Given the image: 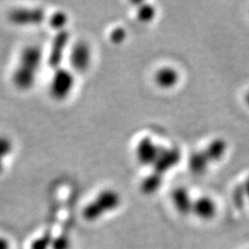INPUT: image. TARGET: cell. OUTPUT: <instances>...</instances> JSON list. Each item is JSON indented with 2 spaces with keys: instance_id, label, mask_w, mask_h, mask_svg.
Instances as JSON below:
<instances>
[{
  "instance_id": "obj_5",
  "label": "cell",
  "mask_w": 249,
  "mask_h": 249,
  "mask_svg": "<svg viewBox=\"0 0 249 249\" xmlns=\"http://www.w3.org/2000/svg\"><path fill=\"white\" fill-rule=\"evenodd\" d=\"M46 14L42 9H16L9 14L10 21L18 26H35L45 20Z\"/></svg>"
},
{
  "instance_id": "obj_3",
  "label": "cell",
  "mask_w": 249,
  "mask_h": 249,
  "mask_svg": "<svg viewBox=\"0 0 249 249\" xmlns=\"http://www.w3.org/2000/svg\"><path fill=\"white\" fill-rule=\"evenodd\" d=\"M75 77L67 69L59 68L54 71L50 80L49 91L53 99L57 101L68 98L74 89Z\"/></svg>"
},
{
  "instance_id": "obj_9",
  "label": "cell",
  "mask_w": 249,
  "mask_h": 249,
  "mask_svg": "<svg viewBox=\"0 0 249 249\" xmlns=\"http://www.w3.org/2000/svg\"><path fill=\"white\" fill-rule=\"evenodd\" d=\"M180 80V74L176 69L171 67H164L158 70L155 74V82L159 88L169 89L175 88Z\"/></svg>"
},
{
  "instance_id": "obj_4",
  "label": "cell",
  "mask_w": 249,
  "mask_h": 249,
  "mask_svg": "<svg viewBox=\"0 0 249 249\" xmlns=\"http://www.w3.org/2000/svg\"><path fill=\"white\" fill-rule=\"evenodd\" d=\"M69 61L74 71L79 73L87 71L91 61V50L89 45L83 41L74 44L70 49Z\"/></svg>"
},
{
  "instance_id": "obj_15",
  "label": "cell",
  "mask_w": 249,
  "mask_h": 249,
  "mask_svg": "<svg viewBox=\"0 0 249 249\" xmlns=\"http://www.w3.org/2000/svg\"><path fill=\"white\" fill-rule=\"evenodd\" d=\"M13 152L12 140L4 135H0V174L3 171L4 161Z\"/></svg>"
},
{
  "instance_id": "obj_20",
  "label": "cell",
  "mask_w": 249,
  "mask_h": 249,
  "mask_svg": "<svg viewBox=\"0 0 249 249\" xmlns=\"http://www.w3.org/2000/svg\"><path fill=\"white\" fill-rule=\"evenodd\" d=\"M243 185H244V189H245V193H246V197L249 200V177L246 178Z\"/></svg>"
},
{
  "instance_id": "obj_8",
  "label": "cell",
  "mask_w": 249,
  "mask_h": 249,
  "mask_svg": "<svg viewBox=\"0 0 249 249\" xmlns=\"http://www.w3.org/2000/svg\"><path fill=\"white\" fill-rule=\"evenodd\" d=\"M181 159V153L178 149L171 147V149H165L162 147L159 154L158 159L156 160L154 166V173L163 176L166 171L175 167Z\"/></svg>"
},
{
  "instance_id": "obj_16",
  "label": "cell",
  "mask_w": 249,
  "mask_h": 249,
  "mask_svg": "<svg viewBox=\"0 0 249 249\" xmlns=\"http://www.w3.org/2000/svg\"><path fill=\"white\" fill-rule=\"evenodd\" d=\"M156 16V10L152 4H142L137 11V18L140 22L149 23L153 21Z\"/></svg>"
},
{
  "instance_id": "obj_21",
  "label": "cell",
  "mask_w": 249,
  "mask_h": 249,
  "mask_svg": "<svg viewBox=\"0 0 249 249\" xmlns=\"http://www.w3.org/2000/svg\"><path fill=\"white\" fill-rule=\"evenodd\" d=\"M245 102H246V104H247L248 107H249V91L247 92V95L245 96Z\"/></svg>"
},
{
  "instance_id": "obj_11",
  "label": "cell",
  "mask_w": 249,
  "mask_h": 249,
  "mask_svg": "<svg viewBox=\"0 0 249 249\" xmlns=\"http://www.w3.org/2000/svg\"><path fill=\"white\" fill-rule=\"evenodd\" d=\"M192 211L202 219H210L216 213V205L210 197L201 196L193 201Z\"/></svg>"
},
{
  "instance_id": "obj_1",
  "label": "cell",
  "mask_w": 249,
  "mask_h": 249,
  "mask_svg": "<svg viewBox=\"0 0 249 249\" xmlns=\"http://www.w3.org/2000/svg\"><path fill=\"white\" fill-rule=\"evenodd\" d=\"M43 60V52L36 45H29L22 50L18 65L12 76L14 85L21 90L34 87Z\"/></svg>"
},
{
  "instance_id": "obj_6",
  "label": "cell",
  "mask_w": 249,
  "mask_h": 249,
  "mask_svg": "<svg viewBox=\"0 0 249 249\" xmlns=\"http://www.w3.org/2000/svg\"><path fill=\"white\" fill-rule=\"evenodd\" d=\"M70 42V34L66 30L58 31L54 36L48 55V65L51 69L57 70L60 67Z\"/></svg>"
},
{
  "instance_id": "obj_2",
  "label": "cell",
  "mask_w": 249,
  "mask_h": 249,
  "mask_svg": "<svg viewBox=\"0 0 249 249\" xmlns=\"http://www.w3.org/2000/svg\"><path fill=\"white\" fill-rule=\"evenodd\" d=\"M120 204V194L112 189H106L99 193L98 196L85 207L83 215L89 220H96L104 213L118 208Z\"/></svg>"
},
{
  "instance_id": "obj_19",
  "label": "cell",
  "mask_w": 249,
  "mask_h": 249,
  "mask_svg": "<svg viewBox=\"0 0 249 249\" xmlns=\"http://www.w3.org/2000/svg\"><path fill=\"white\" fill-rule=\"evenodd\" d=\"M126 36H127L126 30L122 28V27H118V28H115L111 33L110 40L114 44H120L124 40V38H126Z\"/></svg>"
},
{
  "instance_id": "obj_12",
  "label": "cell",
  "mask_w": 249,
  "mask_h": 249,
  "mask_svg": "<svg viewBox=\"0 0 249 249\" xmlns=\"http://www.w3.org/2000/svg\"><path fill=\"white\" fill-rule=\"evenodd\" d=\"M227 142L222 138H216L209 143L207 149L204 152L206 153L210 162H217L223 158L225 152H227Z\"/></svg>"
},
{
  "instance_id": "obj_14",
  "label": "cell",
  "mask_w": 249,
  "mask_h": 249,
  "mask_svg": "<svg viewBox=\"0 0 249 249\" xmlns=\"http://www.w3.org/2000/svg\"><path fill=\"white\" fill-rule=\"evenodd\" d=\"M162 185V176L153 173L147 176L142 183V191L145 194H153L158 191Z\"/></svg>"
},
{
  "instance_id": "obj_18",
  "label": "cell",
  "mask_w": 249,
  "mask_h": 249,
  "mask_svg": "<svg viewBox=\"0 0 249 249\" xmlns=\"http://www.w3.org/2000/svg\"><path fill=\"white\" fill-rule=\"evenodd\" d=\"M246 197V193L244 189V185L239 184L237 185L232 191V202L237 208H242L244 206V201Z\"/></svg>"
},
{
  "instance_id": "obj_17",
  "label": "cell",
  "mask_w": 249,
  "mask_h": 249,
  "mask_svg": "<svg viewBox=\"0 0 249 249\" xmlns=\"http://www.w3.org/2000/svg\"><path fill=\"white\" fill-rule=\"evenodd\" d=\"M68 23V16L64 12H56L54 13L49 20V24L52 28L58 31L65 30V26Z\"/></svg>"
},
{
  "instance_id": "obj_7",
  "label": "cell",
  "mask_w": 249,
  "mask_h": 249,
  "mask_svg": "<svg viewBox=\"0 0 249 249\" xmlns=\"http://www.w3.org/2000/svg\"><path fill=\"white\" fill-rule=\"evenodd\" d=\"M162 146L156 144L152 138L144 137L138 142L136 146L137 160L142 165H154L158 159Z\"/></svg>"
},
{
  "instance_id": "obj_13",
  "label": "cell",
  "mask_w": 249,
  "mask_h": 249,
  "mask_svg": "<svg viewBox=\"0 0 249 249\" xmlns=\"http://www.w3.org/2000/svg\"><path fill=\"white\" fill-rule=\"evenodd\" d=\"M210 160L208 159L205 152H196L193 153L188 161L189 168L194 175L204 174L208 168Z\"/></svg>"
},
{
  "instance_id": "obj_10",
  "label": "cell",
  "mask_w": 249,
  "mask_h": 249,
  "mask_svg": "<svg viewBox=\"0 0 249 249\" xmlns=\"http://www.w3.org/2000/svg\"><path fill=\"white\" fill-rule=\"evenodd\" d=\"M171 198H173L174 205L177 210L182 214H188L192 211L193 201L191 200L189 193L184 187H178L173 191L171 194Z\"/></svg>"
}]
</instances>
